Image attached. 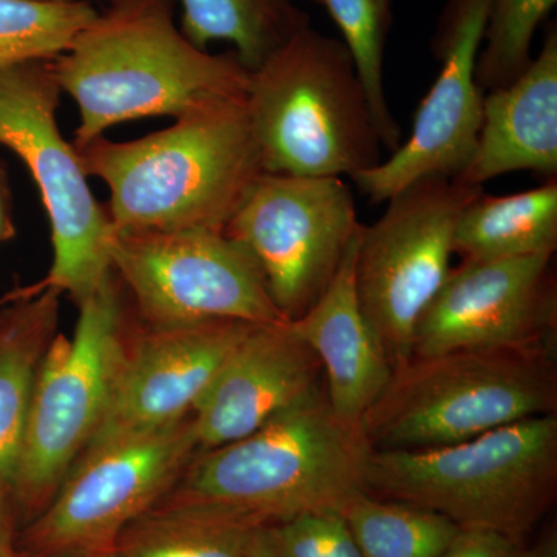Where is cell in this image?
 Returning a JSON list of instances; mask_svg holds the SVG:
<instances>
[{
    "label": "cell",
    "mask_w": 557,
    "mask_h": 557,
    "mask_svg": "<svg viewBox=\"0 0 557 557\" xmlns=\"http://www.w3.org/2000/svg\"><path fill=\"white\" fill-rule=\"evenodd\" d=\"M78 307L75 332L54 336L33 387L11 497L35 516L100 426L129 348L127 296L113 271Z\"/></svg>",
    "instance_id": "52a82bcc"
},
{
    "label": "cell",
    "mask_w": 557,
    "mask_h": 557,
    "mask_svg": "<svg viewBox=\"0 0 557 557\" xmlns=\"http://www.w3.org/2000/svg\"><path fill=\"white\" fill-rule=\"evenodd\" d=\"M258 527L200 509L156 505L123 531L113 553L119 557H251Z\"/></svg>",
    "instance_id": "7402d4cb"
},
{
    "label": "cell",
    "mask_w": 557,
    "mask_h": 557,
    "mask_svg": "<svg viewBox=\"0 0 557 557\" xmlns=\"http://www.w3.org/2000/svg\"><path fill=\"white\" fill-rule=\"evenodd\" d=\"M91 557H119L115 553H109V555L91 556Z\"/></svg>",
    "instance_id": "d6a6232c"
},
{
    "label": "cell",
    "mask_w": 557,
    "mask_h": 557,
    "mask_svg": "<svg viewBox=\"0 0 557 557\" xmlns=\"http://www.w3.org/2000/svg\"><path fill=\"white\" fill-rule=\"evenodd\" d=\"M110 260L121 287L149 327L285 321L258 263L225 231L113 230Z\"/></svg>",
    "instance_id": "30bf717a"
},
{
    "label": "cell",
    "mask_w": 557,
    "mask_h": 557,
    "mask_svg": "<svg viewBox=\"0 0 557 557\" xmlns=\"http://www.w3.org/2000/svg\"><path fill=\"white\" fill-rule=\"evenodd\" d=\"M370 450L361 429L333 412L322 387L247 437L194 454L157 505L251 525L339 511L366 490Z\"/></svg>",
    "instance_id": "7a4b0ae2"
},
{
    "label": "cell",
    "mask_w": 557,
    "mask_h": 557,
    "mask_svg": "<svg viewBox=\"0 0 557 557\" xmlns=\"http://www.w3.org/2000/svg\"><path fill=\"white\" fill-rule=\"evenodd\" d=\"M251 557H361L336 509L306 512L255 530Z\"/></svg>",
    "instance_id": "4316f807"
},
{
    "label": "cell",
    "mask_w": 557,
    "mask_h": 557,
    "mask_svg": "<svg viewBox=\"0 0 557 557\" xmlns=\"http://www.w3.org/2000/svg\"><path fill=\"white\" fill-rule=\"evenodd\" d=\"M252 325L208 321L139 330L131 338L109 408L81 456L193 416Z\"/></svg>",
    "instance_id": "9a60e30c"
},
{
    "label": "cell",
    "mask_w": 557,
    "mask_h": 557,
    "mask_svg": "<svg viewBox=\"0 0 557 557\" xmlns=\"http://www.w3.org/2000/svg\"><path fill=\"white\" fill-rule=\"evenodd\" d=\"M556 410L555 355L460 350L392 369L359 429L372 450L432 449Z\"/></svg>",
    "instance_id": "8992f818"
},
{
    "label": "cell",
    "mask_w": 557,
    "mask_h": 557,
    "mask_svg": "<svg viewBox=\"0 0 557 557\" xmlns=\"http://www.w3.org/2000/svg\"><path fill=\"white\" fill-rule=\"evenodd\" d=\"M493 0H446L431 49L440 72L401 146L351 182L373 203H383L417 180L457 177L467 166L482 124L485 91L478 60Z\"/></svg>",
    "instance_id": "5bb4252c"
},
{
    "label": "cell",
    "mask_w": 557,
    "mask_h": 557,
    "mask_svg": "<svg viewBox=\"0 0 557 557\" xmlns=\"http://www.w3.org/2000/svg\"><path fill=\"white\" fill-rule=\"evenodd\" d=\"M61 293L40 287L0 321V509L13 493L33 387L58 335Z\"/></svg>",
    "instance_id": "d6986e66"
},
{
    "label": "cell",
    "mask_w": 557,
    "mask_h": 557,
    "mask_svg": "<svg viewBox=\"0 0 557 557\" xmlns=\"http://www.w3.org/2000/svg\"><path fill=\"white\" fill-rule=\"evenodd\" d=\"M364 487L460 528L523 542L557 496V416L528 418L442 448L370 450Z\"/></svg>",
    "instance_id": "5b68a950"
},
{
    "label": "cell",
    "mask_w": 557,
    "mask_h": 557,
    "mask_svg": "<svg viewBox=\"0 0 557 557\" xmlns=\"http://www.w3.org/2000/svg\"><path fill=\"white\" fill-rule=\"evenodd\" d=\"M10 234L9 208H7L5 194L0 186V240L5 239Z\"/></svg>",
    "instance_id": "4dcf8cb0"
},
{
    "label": "cell",
    "mask_w": 557,
    "mask_h": 557,
    "mask_svg": "<svg viewBox=\"0 0 557 557\" xmlns=\"http://www.w3.org/2000/svg\"><path fill=\"white\" fill-rule=\"evenodd\" d=\"M245 101L215 106L143 138L102 135L76 148L87 177L108 185L112 228L225 231L265 172Z\"/></svg>",
    "instance_id": "3957f363"
},
{
    "label": "cell",
    "mask_w": 557,
    "mask_h": 557,
    "mask_svg": "<svg viewBox=\"0 0 557 557\" xmlns=\"http://www.w3.org/2000/svg\"><path fill=\"white\" fill-rule=\"evenodd\" d=\"M555 255L461 262L418 321L412 357L508 350L556 357Z\"/></svg>",
    "instance_id": "4fadbf2b"
},
{
    "label": "cell",
    "mask_w": 557,
    "mask_h": 557,
    "mask_svg": "<svg viewBox=\"0 0 557 557\" xmlns=\"http://www.w3.org/2000/svg\"><path fill=\"white\" fill-rule=\"evenodd\" d=\"M0 557H21L11 542L7 512L0 511Z\"/></svg>",
    "instance_id": "f546056e"
},
{
    "label": "cell",
    "mask_w": 557,
    "mask_h": 557,
    "mask_svg": "<svg viewBox=\"0 0 557 557\" xmlns=\"http://www.w3.org/2000/svg\"><path fill=\"white\" fill-rule=\"evenodd\" d=\"M61 95L53 60L0 69V146L27 166L50 223L53 259L42 287L79 304L112 273L113 228L58 126Z\"/></svg>",
    "instance_id": "ba28073f"
},
{
    "label": "cell",
    "mask_w": 557,
    "mask_h": 557,
    "mask_svg": "<svg viewBox=\"0 0 557 557\" xmlns=\"http://www.w3.org/2000/svg\"><path fill=\"white\" fill-rule=\"evenodd\" d=\"M361 557H438L460 527L431 509L358 491L343 508Z\"/></svg>",
    "instance_id": "603a6c76"
},
{
    "label": "cell",
    "mask_w": 557,
    "mask_h": 557,
    "mask_svg": "<svg viewBox=\"0 0 557 557\" xmlns=\"http://www.w3.org/2000/svg\"><path fill=\"white\" fill-rule=\"evenodd\" d=\"M557 0H493L478 60L483 91L508 86L533 60L534 36Z\"/></svg>",
    "instance_id": "484cf974"
},
{
    "label": "cell",
    "mask_w": 557,
    "mask_h": 557,
    "mask_svg": "<svg viewBox=\"0 0 557 557\" xmlns=\"http://www.w3.org/2000/svg\"><path fill=\"white\" fill-rule=\"evenodd\" d=\"M197 450L189 416L84 454L25 531L27 557L115 552L123 531L159 504Z\"/></svg>",
    "instance_id": "8fae6325"
},
{
    "label": "cell",
    "mask_w": 557,
    "mask_h": 557,
    "mask_svg": "<svg viewBox=\"0 0 557 557\" xmlns=\"http://www.w3.org/2000/svg\"><path fill=\"white\" fill-rule=\"evenodd\" d=\"M322 379L292 322L252 325L190 416L197 449L247 437L321 391Z\"/></svg>",
    "instance_id": "2e32d148"
},
{
    "label": "cell",
    "mask_w": 557,
    "mask_h": 557,
    "mask_svg": "<svg viewBox=\"0 0 557 557\" xmlns=\"http://www.w3.org/2000/svg\"><path fill=\"white\" fill-rule=\"evenodd\" d=\"M557 175V28L549 25L542 49L508 86L483 95L474 152L458 182L482 186L512 172Z\"/></svg>",
    "instance_id": "e0dca14e"
},
{
    "label": "cell",
    "mask_w": 557,
    "mask_h": 557,
    "mask_svg": "<svg viewBox=\"0 0 557 557\" xmlns=\"http://www.w3.org/2000/svg\"><path fill=\"white\" fill-rule=\"evenodd\" d=\"M182 30L201 50L230 42L242 64L252 72L296 33L310 16L293 0H180Z\"/></svg>",
    "instance_id": "44dd1931"
},
{
    "label": "cell",
    "mask_w": 557,
    "mask_h": 557,
    "mask_svg": "<svg viewBox=\"0 0 557 557\" xmlns=\"http://www.w3.org/2000/svg\"><path fill=\"white\" fill-rule=\"evenodd\" d=\"M483 194L448 175L417 180L361 225L355 259L359 304L392 369L412 357L421 314L448 277L454 234L463 209Z\"/></svg>",
    "instance_id": "9c48e42d"
},
{
    "label": "cell",
    "mask_w": 557,
    "mask_h": 557,
    "mask_svg": "<svg viewBox=\"0 0 557 557\" xmlns=\"http://www.w3.org/2000/svg\"><path fill=\"white\" fill-rule=\"evenodd\" d=\"M310 2L319 3V5H321V0H310Z\"/></svg>",
    "instance_id": "836d02e7"
},
{
    "label": "cell",
    "mask_w": 557,
    "mask_h": 557,
    "mask_svg": "<svg viewBox=\"0 0 557 557\" xmlns=\"http://www.w3.org/2000/svg\"><path fill=\"white\" fill-rule=\"evenodd\" d=\"M245 104L271 174L351 180L384 160L350 51L311 25L252 70Z\"/></svg>",
    "instance_id": "277c9868"
},
{
    "label": "cell",
    "mask_w": 557,
    "mask_h": 557,
    "mask_svg": "<svg viewBox=\"0 0 557 557\" xmlns=\"http://www.w3.org/2000/svg\"><path fill=\"white\" fill-rule=\"evenodd\" d=\"M36 2H64V0H36Z\"/></svg>",
    "instance_id": "1f68e13d"
},
{
    "label": "cell",
    "mask_w": 557,
    "mask_h": 557,
    "mask_svg": "<svg viewBox=\"0 0 557 557\" xmlns=\"http://www.w3.org/2000/svg\"><path fill=\"white\" fill-rule=\"evenodd\" d=\"M177 0H106L53 60L62 94L79 110L73 146L150 116L175 121L247 100L251 72L234 51L201 50L175 24Z\"/></svg>",
    "instance_id": "6da1fadb"
},
{
    "label": "cell",
    "mask_w": 557,
    "mask_h": 557,
    "mask_svg": "<svg viewBox=\"0 0 557 557\" xmlns=\"http://www.w3.org/2000/svg\"><path fill=\"white\" fill-rule=\"evenodd\" d=\"M361 225L343 178L263 172L225 233L255 259L278 313L293 322L321 298Z\"/></svg>",
    "instance_id": "7c38bea8"
},
{
    "label": "cell",
    "mask_w": 557,
    "mask_h": 557,
    "mask_svg": "<svg viewBox=\"0 0 557 557\" xmlns=\"http://www.w3.org/2000/svg\"><path fill=\"white\" fill-rule=\"evenodd\" d=\"M343 36L375 113L384 150L403 143L401 127L384 90V54L394 27V0H321Z\"/></svg>",
    "instance_id": "cb8c5ba5"
},
{
    "label": "cell",
    "mask_w": 557,
    "mask_h": 557,
    "mask_svg": "<svg viewBox=\"0 0 557 557\" xmlns=\"http://www.w3.org/2000/svg\"><path fill=\"white\" fill-rule=\"evenodd\" d=\"M556 249V178L508 196L480 194L461 212L454 234V255L461 262L555 255Z\"/></svg>",
    "instance_id": "ffe728a7"
},
{
    "label": "cell",
    "mask_w": 557,
    "mask_h": 557,
    "mask_svg": "<svg viewBox=\"0 0 557 557\" xmlns=\"http://www.w3.org/2000/svg\"><path fill=\"white\" fill-rule=\"evenodd\" d=\"M523 542L486 530V528H460L448 548L438 557H523Z\"/></svg>",
    "instance_id": "83f0119b"
},
{
    "label": "cell",
    "mask_w": 557,
    "mask_h": 557,
    "mask_svg": "<svg viewBox=\"0 0 557 557\" xmlns=\"http://www.w3.org/2000/svg\"><path fill=\"white\" fill-rule=\"evenodd\" d=\"M97 11L89 0H0V69L57 60Z\"/></svg>",
    "instance_id": "d4e9b609"
},
{
    "label": "cell",
    "mask_w": 557,
    "mask_h": 557,
    "mask_svg": "<svg viewBox=\"0 0 557 557\" xmlns=\"http://www.w3.org/2000/svg\"><path fill=\"white\" fill-rule=\"evenodd\" d=\"M523 557H557V534L555 528L548 530L533 547L523 549Z\"/></svg>",
    "instance_id": "f1b7e54d"
},
{
    "label": "cell",
    "mask_w": 557,
    "mask_h": 557,
    "mask_svg": "<svg viewBox=\"0 0 557 557\" xmlns=\"http://www.w3.org/2000/svg\"><path fill=\"white\" fill-rule=\"evenodd\" d=\"M358 236L321 298L292 325L321 364L333 412L359 429L386 387L392 364L359 304L355 282Z\"/></svg>",
    "instance_id": "ac0fdd59"
}]
</instances>
